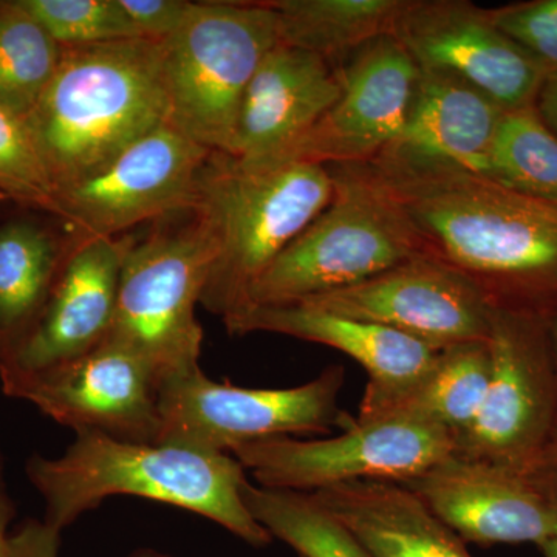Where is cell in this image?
Listing matches in <instances>:
<instances>
[{"label":"cell","mask_w":557,"mask_h":557,"mask_svg":"<svg viewBox=\"0 0 557 557\" xmlns=\"http://www.w3.org/2000/svg\"><path fill=\"white\" fill-rule=\"evenodd\" d=\"M381 175L428 255L474 281L494 302L544 306L557 298V203L461 171Z\"/></svg>","instance_id":"1"},{"label":"cell","mask_w":557,"mask_h":557,"mask_svg":"<svg viewBox=\"0 0 557 557\" xmlns=\"http://www.w3.org/2000/svg\"><path fill=\"white\" fill-rule=\"evenodd\" d=\"M25 469L44 498V522L61 533L106 498L135 496L196 512L252 547L273 542L245 505L242 486L248 479L231 454L78 431L61 457L35 454Z\"/></svg>","instance_id":"2"},{"label":"cell","mask_w":557,"mask_h":557,"mask_svg":"<svg viewBox=\"0 0 557 557\" xmlns=\"http://www.w3.org/2000/svg\"><path fill=\"white\" fill-rule=\"evenodd\" d=\"M166 119L161 42L132 39L61 47L24 123L57 193L104 170Z\"/></svg>","instance_id":"3"},{"label":"cell","mask_w":557,"mask_h":557,"mask_svg":"<svg viewBox=\"0 0 557 557\" xmlns=\"http://www.w3.org/2000/svg\"><path fill=\"white\" fill-rule=\"evenodd\" d=\"M332 196L327 166L248 168L228 153L211 152L190 211L218 249L200 306L222 321L245 310L255 282L329 207Z\"/></svg>","instance_id":"4"},{"label":"cell","mask_w":557,"mask_h":557,"mask_svg":"<svg viewBox=\"0 0 557 557\" xmlns=\"http://www.w3.org/2000/svg\"><path fill=\"white\" fill-rule=\"evenodd\" d=\"M327 168L329 207L263 271L245 310L300 302L429 256L397 193L373 164Z\"/></svg>","instance_id":"5"},{"label":"cell","mask_w":557,"mask_h":557,"mask_svg":"<svg viewBox=\"0 0 557 557\" xmlns=\"http://www.w3.org/2000/svg\"><path fill=\"white\" fill-rule=\"evenodd\" d=\"M278 42L269 2H194L161 42L166 123L201 148L233 156L245 90Z\"/></svg>","instance_id":"6"},{"label":"cell","mask_w":557,"mask_h":557,"mask_svg":"<svg viewBox=\"0 0 557 557\" xmlns=\"http://www.w3.org/2000/svg\"><path fill=\"white\" fill-rule=\"evenodd\" d=\"M190 214L182 228L135 237L121 267L106 338L145 358L160 383L200 369L203 329L196 309L218 249L203 222Z\"/></svg>","instance_id":"7"},{"label":"cell","mask_w":557,"mask_h":557,"mask_svg":"<svg viewBox=\"0 0 557 557\" xmlns=\"http://www.w3.org/2000/svg\"><path fill=\"white\" fill-rule=\"evenodd\" d=\"M544 306L494 302L490 386L478 417L456 437V456L525 475L555 440L557 372Z\"/></svg>","instance_id":"8"},{"label":"cell","mask_w":557,"mask_h":557,"mask_svg":"<svg viewBox=\"0 0 557 557\" xmlns=\"http://www.w3.org/2000/svg\"><path fill=\"white\" fill-rule=\"evenodd\" d=\"M346 372L330 366L318 379L288 388L218 383L197 369L161 383L157 443L231 454L247 443L347 431L355 418L338 406Z\"/></svg>","instance_id":"9"},{"label":"cell","mask_w":557,"mask_h":557,"mask_svg":"<svg viewBox=\"0 0 557 557\" xmlns=\"http://www.w3.org/2000/svg\"><path fill=\"white\" fill-rule=\"evenodd\" d=\"M456 453V435L409 420L355 424L335 437H274L231 453L259 486L317 493L354 482L408 483Z\"/></svg>","instance_id":"10"},{"label":"cell","mask_w":557,"mask_h":557,"mask_svg":"<svg viewBox=\"0 0 557 557\" xmlns=\"http://www.w3.org/2000/svg\"><path fill=\"white\" fill-rule=\"evenodd\" d=\"M211 150L161 124L104 170L54 193L53 218L73 240L120 237L146 222L193 211Z\"/></svg>","instance_id":"11"},{"label":"cell","mask_w":557,"mask_h":557,"mask_svg":"<svg viewBox=\"0 0 557 557\" xmlns=\"http://www.w3.org/2000/svg\"><path fill=\"white\" fill-rule=\"evenodd\" d=\"M7 397L32 403L73 431H97L157 443L160 379L131 348L104 339L83 357L30 375L0 381Z\"/></svg>","instance_id":"12"},{"label":"cell","mask_w":557,"mask_h":557,"mask_svg":"<svg viewBox=\"0 0 557 557\" xmlns=\"http://www.w3.org/2000/svg\"><path fill=\"white\" fill-rule=\"evenodd\" d=\"M300 302L397 330L437 350L487 341L494 310L474 281L432 256Z\"/></svg>","instance_id":"13"},{"label":"cell","mask_w":557,"mask_h":557,"mask_svg":"<svg viewBox=\"0 0 557 557\" xmlns=\"http://www.w3.org/2000/svg\"><path fill=\"white\" fill-rule=\"evenodd\" d=\"M394 38L420 70L445 73L505 110L536 104L544 70L494 24L490 10L461 0H410Z\"/></svg>","instance_id":"14"},{"label":"cell","mask_w":557,"mask_h":557,"mask_svg":"<svg viewBox=\"0 0 557 557\" xmlns=\"http://www.w3.org/2000/svg\"><path fill=\"white\" fill-rule=\"evenodd\" d=\"M339 70L338 101L278 164L372 163L405 129L420 67L398 39L373 40Z\"/></svg>","instance_id":"15"},{"label":"cell","mask_w":557,"mask_h":557,"mask_svg":"<svg viewBox=\"0 0 557 557\" xmlns=\"http://www.w3.org/2000/svg\"><path fill=\"white\" fill-rule=\"evenodd\" d=\"M135 234L73 240L30 335L5 364L0 381L30 375L86 355L108 338L121 267Z\"/></svg>","instance_id":"16"},{"label":"cell","mask_w":557,"mask_h":557,"mask_svg":"<svg viewBox=\"0 0 557 557\" xmlns=\"http://www.w3.org/2000/svg\"><path fill=\"white\" fill-rule=\"evenodd\" d=\"M463 542L536 544L557 534V512L527 475L453 456L401 483Z\"/></svg>","instance_id":"17"},{"label":"cell","mask_w":557,"mask_h":557,"mask_svg":"<svg viewBox=\"0 0 557 557\" xmlns=\"http://www.w3.org/2000/svg\"><path fill=\"white\" fill-rule=\"evenodd\" d=\"M504 113L463 81L420 70L405 129L372 164L384 174L461 171L485 178Z\"/></svg>","instance_id":"18"},{"label":"cell","mask_w":557,"mask_h":557,"mask_svg":"<svg viewBox=\"0 0 557 557\" xmlns=\"http://www.w3.org/2000/svg\"><path fill=\"white\" fill-rule=\"evenodd\" d=\"M341 91L339 69L310 51L276 44L245 90L233 157L248 168L277 166Z\"/></svg>","instance_id":"19"},{"label":"cell","mask_w":557,"mask_h":557,"mask_svg":"<svg viewBox=\"0 0 557 557\" xmlns=\"http://www.w3.org/2000/svg\"><path fill=\"white\" fill-rule=\"evenodd\" d=\"M223 322L231 335L277 333L343 351L368 372L362 405L412 386L426 375L442 351L397 330L339 317L304 302L251 307Z\"/></svg>","instance_id":"20"},{"label":"cell","mask_w":557,"mask_h":557,"mask_svg":"<svg viewBox=\"0 0 557 557\" xmlns=\"http://www.w3.org/2000/svg\"><path fill=\"white\" fill-rule=\"evenodd\" d=\"M311 496L375 557H472L401 483H344Z\"/></svg>","instance_id":"21"},{"label":"cell","mask_w":557,"mask_h":557,"mask_svg":"<svg viewBox=\"0 0 557 557\" xmlns=\"http://www.w3.org/2000/svg\"><path fill=\"white\" fill-rule=\"evenodd\" d=\"M491 379L487 341L440 351L437 361L412 386L359 406L358 423L409 420L460 434L478 417Z\"/></svg>","instance_id":"22"},{"label":"cell","mask_w":557,"mask_h":557,"mask_svg":"<svg viewBox=\"0 0 557 557\" xmlns=\"http://www.w3.org/2000/svg\"><path fill=\"white\" fill-rule=\"evenodd\" d=\"M69 244L30 218L0 223V366L35 327L64 262Z\"/></svg>","instance_id":"23"},{"label":"cell","mask_w":557,"mask_h":557,"mask_svg":"<svg viewBox=\"0 0 557 557\" xmlns=\"http://www.w3.org/2000/svg\"><path fill=\"white\" fill-rule=\"evenodd\" d=\"M281 42L339 69L373 40L394 36L410 0H271Z\"/></svg>","instance_id":"24"},{"label":"cell","mask_w":557,"mask_h":557,"mask_svg":"<svg viewBox=\"0 0 557 557\" xmlns=\"http://www.w3.org/2000/svg\"><path fill=\"white\" fill-rule=\"evenodd\" d=\"M242 497L252 518L300 557H375L311 494L247 482Z\"/></svg>","instance_id":"25"},{"label":"cell","mask_w":557,"mask_h":557,"mask_svg":"<svg viewBox=\"0 0 557 557\" xmlns=\"http://www.w3.org/2000/svg\"><path fill=\"white\" fill-rule=\"evenodd\" d=\"M61 46L21 0H0V106L27 119L57 73Z\"/></svg>","instance_id":"26"},{"label":"cell","mask_w":557,"mask_h":557,"mask_svg":"<svg viewBox=\"0 0 557 557\" xmlns=\"http://www.w3.org/2000/svg\"><path fill=\"white\" fill-rule=\"evenodd\" d=\"M485 178L523 196L557 203V135L541 119L536 106L505 110Z\"/></svg>","instance_id":"27"},{"label":"cell","mask_w":557,"mask_h":557,"mask_svg":"<svg viewBox=\"0 0 557 557\" xmlns=\"http://www.w3.org/2000/svg\"><path fill=\"white\" fill-rule=\"evenodd\" d=\"M61 47L143 39L120 0H21Z\"/></svg>","instance_id":"28"},{"label":"cell","mask_w":557,"mask_h":557,"mask_svg":"<svg viewBox=\"0 0 557 557\" xmlns=\"http://www.w3.org/2000/svg\"><path fill=\"white\" fill-rule=\"evenodd\" d=\"M0 199L53 215L54 188L24 120L0 106Z\"/></svg>","instance_id":"29"},{"label":"cell","mask_w":557,"mask_h":557,"mask_svg":"<svg viewBox=\"0 0 557 557\" xmlns=\"http://www.w3.org/2000/svg\"><path fill=\"white\" fill-rule=\"evenodd\" d=\"M494 24L536 60L545 75H557V0H531L490 10Z\"/></svg>","instance_id":"30"},{"label":"cell","mask_w":557,"mask_h":557,"mask_svg":"<svg viewBox=\"0 0 557 557\" xmlns=\"http://www.w3.org/2000/svg\"><path fill=\"white\" fill-rule=\"evenodd\" d=\"M143 39L164 42L182 27L194 2L186 0H120Z\"/></svg>","instance_id":"31"},{"label":"cell","mask_w":557,"mask_h":557,"mask_svg":"<svg viewBox=\"0 0 557 557\" xmlns=\"http://www.w3.org/2000/svg\"><path fill=\"white\" fill-rule=\"evenodd\" d=\"M61 531L44 520L28 519L11 534V557H60ZM129 557H172L159 549L141 548Z\"/></svg>","instance_id":"32"},{"label":"cell","mask_w":557,"mask_h":557,"mask_svg":"<svg viewBox=\"0 0 557 557\" xmlns=\"http://www.w3.org/2000/svg\"><path fill=\"white\" fill-rule=\"evenodd\" d=\"M525 475L557 512V434L541 461Z\"/></svg>","instance_id":"33"},{"label":"cell","mask_w":557,"mask_h":557,"mask_svg":"<svg viewBox=\"0 0 557 557\" xmlns=\"http://www.w3.org/2000/svg\"><path fill=\"white\" fill-rule=\"evenodd\" d=\"M16 509L11 500L5 475H3V457L0 453V557H11V534L9 533Z\"/></svg>","instance_id":"34"},{"label":"cell","mask_w":557,"mask_h":557,"mask_svg":"<svg viewBox=\"0 0 557 557\" xmlns=\"http://www.w3.org/2000/svg\"><path fill=\"white\" fill-rule=\"evenodd\" d=\"M534 106L544 123L557 135V75L545 78Z\"/></svg>","instance_id":"35"},{"label":"cell","mask_w":557,"mask_h":557,"mask_svg":"<svg viewBox=\"0 0 557 557\" xmlns=\"http://www.w3.org/2000/svg\"><path fill=\"white\" fill-rule=\"evenodd\" d=\"M545 327H547L549 348H552L553 361L557 372V298L549 300L544 306Z\"/></svg>","instance_id":"36"},{"label":"cell","mask_w":557,"mask_h":557,"mask_svg":"<svg viewBox=\"0 0 557 557\" xmlns=\"http://www.w3.org/2000/svg\"><path fill=\"white\" fill-rule=\"evenodd\" d=\"M537 547L541 548V552L544 553L545 557H557V534L556 536L542 542Z\"/></svg>","instance_id":"37"},{"label":"cell","mask_w":557,"mask_h":557,"mask_svg":"<svg viewBox=\"0 0 557 557\" xmlns=\"http://www.w3.org/2000/svg\"><path fill=\"white\" fill-rule=\"evenodd\" d=\"M300 557V556H299Z\"/></svg>","instance_id":"38"}]
</instances>
